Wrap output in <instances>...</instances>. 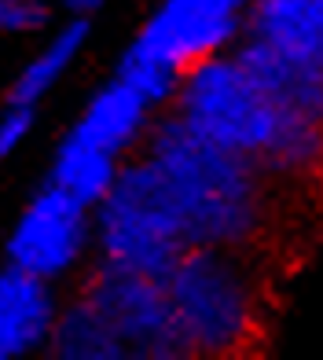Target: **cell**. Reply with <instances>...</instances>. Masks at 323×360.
I'll list each match as a JSON object with an SVG mask.
<instances>
[{"instance_id": "cell-18", "label": "cell", "mask_w": 323, "mask_h": 360, "mask_svg": "<svg viewBox=\"0 0 323 360\" xmlns=\"http://www.w3.org/2000/svg\"><path fill=\"white\" fill-rule=\"evenodd\" d=\"M103 0H67V8L74 11V15H88V11H95Z\"/></svg>"}, {"instance_id": "cell-9", "label": "cell", "mask_w": 323, "mask_h": 360, "mask_svg": "<svg viewBox=\"0 0 323 360\" xmlns=\"http://www.w3.org/2000/svg\"><path fill=\"white\" fill-rule=\"evenodd\" d=\"M242 37L261 41L301 67L323 70V0H250Z\"/></svg>"}, {"instance_id": "cell-4", "label": "cell", "mask_w": 323, "mask_h": 360, "mask_svg": "<svg viewBox=\"0 0 323 360\" xmlns=\"http://www.w3.org/2000/svg\"><path fill=\"white\" fill-rule=\"evenodd\" d=\"M173 103L195 133L253 158L257 166L286 122V110L261 89V81L242 67L235 52H217L191 63Z\"/></svg>"}, {"instance_id": "cell-6", "label": "cell", "mask_w": 323, "mask_h": 360, "mask_svg": "<svg viewBox=\"0 0 323 360\" xmlns=\"http://www.w3.org/2000/svg\"><path fill=\"white\" fill-rule=\"evenodd\" d=\"M88 214L92 210L77 202L70 191L44 184L11 228L8 261L55 283L59 276H67L77 265L88 239L95 236V221Z\"/></svg>"}, {"instance_id": "cell-10", "label": "cell", "mask_w": 323, "mask_h": 360, "mask_svg": "<svg viewBox=\"0 0 323 360\" xmlns=\"http://www.w3.org/2000/svg\"><path fill=\"white\" fill-rule=\"evenodd\" d=\"M154 107L143 100L133 85H125L121 77H114L110 85H103L88 100V107L81 110V118L70 125V136L121 158L128 147L147 133V114Z\"/></svg>"}, {"instance_id": "cell-11", "label": "cell", "mask_w": 323, "mask_h": 360, "mask_svg": "<svg viewBox=\"0 0 323 360\" xmlns=\"http://www.w3.org/2000/svg\"><path fill=\"white\" fill-rule=\"evenodd\" d=\"M235 56L286 114H298L305 122L323 125V70L301 67V63L272 52L268 44L253 37H242L235 44Z\"/></svg>"}, {"instance_id": "cell-14", "label": "cell", "mask_w": 323, "mask_h": 360, "mask_svg": "<svg viewBox=\"0 0 323 360\" xmlns=\"http://www.w3.org/2000/svg\"><path fill=\"white\" fill-rule=\"evenodd\" d=\"M85 37H88V22L77 15L74 22L62 26L59 34L48 41L41 52L19 70V77H15V85H11V92H8V103L37 107L41 96H48V89H55V85H59V77L70 70V63L77 59V52H81V44H85Z\"/></svg>"}, {"instance_id": "cell-1", "label": "cell", "mask_w": 323, "mask_h": 360, "mask_svg": "<svg viewBox=\"0 0 323 360\" xmlns=\"http://www.w3.org/2000/svg\"><path fill=\"white\" fill-rule=\"evenodd\" d=\"M166 173V184L184 221L187 247L246 250L265 228L261 166L195 133L180 114L151 129L147 151Z\"/></svg>"}, {"instance_id": "cell-7", "label": "cell", "mask_w": 323, "mask_h": 360, "mask_svg": "<svg viewBox=\"0 0 323 360\" xmlns=\"http://www.w3.org/2000/svg\"><path fill=\"white\" fill-rule=\"evenodd\" d=\"M250 0H162L128 52L187 70L191 63L217 56L242 34V15Z\"/></svg>"}, {"instance_id": "cell-3", "label": "cell", "mask_w": 323, "mask_h": 360, "mask_svg": "<svg viewBox=\"0 0 323 360\" xmlns=\"http://www.w3.org/2000/svg\"><path fill=\"white\" fill-rule=\"evenodd\" d=\"M95 243L107 265L166 280L187 250L184 221L151 155L125 162L114 188L95 206Z\"/></svg>"}, {"instance_id": "cell-12", "label": "cell", "mask_w": 323, "mask_h": 360, "mask_svg": "<svg viewBox=\"0 0 323 360\" xmlns=\"http://www.w3.org/2000/svg\"><path fill=\"white\" fill-rule=\"evenodd\" d=\"M48 356L55 360H128L121 335L110 327V320L95 309L85 294L59 309L55 331L48 338Z\"/></svg>"}, {"instance_id": "cell-2", "label": "cell", "mask_w": 323, "mask_h": 360, "mask_svg": "<svg viewBox=\"0 0 323 360\" xmlns=\"http://www.w3.org/2000/svg\"><path fill=\"white\" fill-rule=\"evenodd\" d=\"M191 356H232L257 338V294L239 250L187 247L166 276Z\"/></svg>"}, {"instance_id": "cell-8", "label": "cell", "mask_w": 323, "mask_h": 360, "mask_svg": "<svg viewBox=\"0 0 323 360\" xmlns=\"http://www.w3.org/2000/svg\"><path fill=\"white\" fill-rule=\"evenodd\" d=\"M55 320L59 305L52 280H41L8 261V269H0V360L48 349Z\"/></svg>"}, {"instance_id": "cell-16", "label": "cell", "mask_w": 323, "mask_h": 360, "mask_svg": "<svg viewBox=\"0 0 323 360\" xmlns=\"http://www.w3.org/2000/svg\"><path fill=\"white\" fill-rule=\"evenodd\" d=\"M44 22V0H0V34H37Z\"/></svg>"}, {"instance_id": "cell-13", "label": "cell", "mask_w": 323, "mask_h": 360, "mask_svg": "<svg viewBox=\"0 0 323 360\" xmlns=\"http://www.w3.org/2000/svg\"><path fill=\"white\" fill-rule=\"evenodd\" d=\"M121 162L114 155L100 151V147H88L85 140L77 136H62L55 147V158H52V169H48V184H55L62 191H70L77 202H85L88 210H95L107 191L114 188Z\"/></svg>"}, {"instance_id": "cell-5", "label": "cell", "mask_w": 323, "mask_h": 360, "mask_svg": "<svg viewBox=\"0 0 323 360\" xmlns=\"http://www.w3.org/2000/svg\"><path fill=\"white\" fill-rule=\"evenodd\" d=\"M85 298L110 320V327L121 335L128 356L140 360H180L191 356V346L180 335V323L173 316V302L166 280L143 276L133 269L103 265L88 276Z\"/></svg>"}, {"instance_id": "cell-15", "label": "cell", "mask_w": 323, "mask_h": 360, "mask_svg": "<svg viewBox=\"0 0 323 360\" xmlns=\"http://www.w3.org/2000/svg\"><path fill=\"white\" fill-rule=\"evenodd\" d=\"M118 77L125 81V85H133L151 107H162V103L176 100L184 70L166 67V63H158V59H143V56L125 52L121 63H118Z\"/></svg>"}, {"instance_id": "cell-17", "label": "cell", "mask_w": 323, "mask_h": 360, "mask_svg": "<svg viewBox=\"0 0 323 360\" xmlns=\"http://www.w3.org/2000/svg\"><path fill=\"white\" fill-rule=\"evenodd\" d=\"M34 129V107L26 103H8L0 110V158H8L11 151H19V143Z\"/></svg>"}]
</instances>
